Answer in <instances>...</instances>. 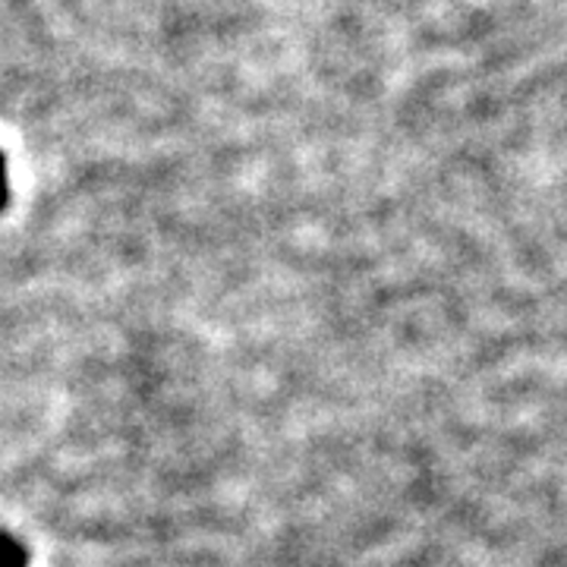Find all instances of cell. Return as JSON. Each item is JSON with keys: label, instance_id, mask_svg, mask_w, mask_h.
Wrapping results in <instances>:
<instances>
[{"label": "cell", "instance_id": "cell-1", "mask_svg": "<svg viewBox=\"0 0 567 567\" xmlns=\"http://www.w3.org/2000/svg\"><path fill=\"white\" fill-rule=\"evenodd\" d=\"M0 567H29V548L10 533H0Z\"/></svg>", "mask_w": 567, "mask_h": 567}, {"label": "cell", "instance_id": "cell-2", "mask_svg": "<svg viewBox=\"0 0 567 567\" xmlns=\"http://www.w3.org/2000/svg\"><path fill=\"white\" fill-rule=\"evenodd\" d=\"M10 203V183H7V162H3V152H0V212Z\"/></svg>", "mask_w": 567, "mask_h": 567}]
</instances>
